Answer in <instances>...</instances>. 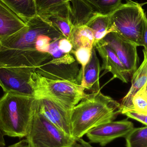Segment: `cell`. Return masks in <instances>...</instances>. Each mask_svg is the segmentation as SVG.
Instances as JSON below:
<instances>
[{
	"mask_svg": "<svg viewBox=\"0 0 147 147\" xmlns=\"http://www.w3.org/2000/svg\"><path fill=\"white\" fill-rule=\"evenodd\" d=\"M101 71L99 59L97 56L96 49L93 47L90 60L86 67L80 86L84 90H89L92 93H96L101 91L99 84V74Z\"/></svg>",
	"mask_w": 147,
	"mask_h": 147,
	"instance_id": "15",
	"label": "cell"
},
{
	"mask_svg": "<svg viewBox=\"0 0 147 147\" xmlns=\"http://www.w3.org/2000/svg\"><path fill=\"white\" fill-rule=\"evenodd\" d=\"M36 109L65 134L71 136V111L51 98L37 99Z\"/></svg>",
	"mask_w": 147,
	"mask_h": 147,
	"instance_id": "10",
	"label": "cell"
},
{
	"mask_svg": "<svg viewBox=\"0 0 147 147\" xmlns=\"http://www.w3.org/2000/svg\"><path fill=\"white\" fill-rule=\"evenodd\" d=\"M97 14L110 16L122 4V0H83Z\"/></svg>",
	"mask_w": 147,
	"mask_h": 147,
	"instance_id": "21",
	"label": "cell"
},
{
	"mask_svg": "<svg viewBox=\"0 0 147 147\" xmlns=\"http://www.w3.org/2000/svg\"><path fill=\"white\" fill-rule=\"evenodd\" d=\"M36 69L33 67L0 65V86L4 93L35 98Z\"/></svg>",
	"mask_w": 147,
	"mask_h": 147,
	"instance_id": "7",
	"label": "cell"
},
{
	"mask_svg": "<svg viewBox=\"0 0 147 147\" xmlns=\"http://www.w3.org/2000/svg\"><path fill=\"white\" fill-rule=\"evenodd\" d=\"M92 49L85 47H81L75 50H72L71 53L73 54L78 63L81 65V70L79 72L78 80L80 84L84 76L86 67L91 57Z\"/></svg>",
	"mask_w": 147,
	"mask_h": 147,
	"instance_id": "23",
	"label": "cell"
},
{
	"mask_svg": "<svg viewBox=\"0 0 147 147\" xmlns=\"http://www.w3.org/2000/svg\"><path fill=\"white\" fill-rule=\"evenodd\" d=\"M8 147H29L26 140H22L17 143L10 145Z\"/></svg>",
	"mask_w": 147,
	"mask_h": 147,
	"instance_id": "31",
	"label": "cell"
},
{
	"mask_svg": "<svg viewBox=\"0 0 147 147\" xmlns=\"http://www.w3.org/2000/svg\"><path fill=\"white\" fill-rule=\"evenodd\" d=\"M71 0H34L37 13L39 16L44 14L51 10L68 3Z\"/></svg>",
	"mask_w": 147,
	"mask_h": 147,
	"instance_id": "25",
	"label": "cell"
},
{
	"mask_svg": "<svg viewBox=\"0 0 147 147\" xmlns=\"http://www.w3.org/2000/svg\"><path fill=\"white\" fill-rule=\"evenodd\" d=\"M36 102L34 98L5 93L0 99V129L4 136L26 138Z\"/></svg>",
	"mask_w": 147,
	"mask_h": 147,
	"instance_id": "3",
	"label": "cell"
},
{
	"mask_svg": "<svg viewBox=\"0 0 147 147\" xmlns=\"http://www.w3.org/2000/svg\"><path fill=\"white\" fill-rule=\"evenodd\" d=\"M54 40H56L51 36L47 35H40L38 37L36 41V50L41 53H49L51 43Z\"/></svg>",
	"mask_w": 147,
	"mask_h": 147,
	"instance_id": "26",
	"label": "cell"
},
{
	"mask_svg": "<svg viewBox=\"0 0 147 147\" xmlns=\"http://www.w3.org/2000/svg\"><path fill=\"white\" fill-rule=\"evenodd\" d=\"M59 39L54 40L51 43L49 51L51 57L43 64L60 65H70L75 62V59L71 53H64L59 49Z\"/></svg>",
	"mask_w": 147,
	"mask_h": 147,
	"instance_id": "20",
	"label": "cell"
},
{
	"mask_svg": "<svg viewBox=\"0 0 147 147\" xmlns=\"http://www.w3.org/2000/svg\"><path fill=\"white\" fill-rule=\"evenodd\" d=\"M93 47L97 50L102 61L101 71L111 72L114 77L122 81L129 82L128 73L123 64L115 52L104 39L95 44Z\"/></svg>",
	"mask_w": 147,
	"mask_h": 147,
	"instance_id": "11",
	"label": "cell"
},
{
	"mask_svg": "<svg viewBox=\"0 0 147 147\" xmlns=\"http://www.w3.org/2000/svg\"><path fill=\"white\" fill-rule=\"evenodd\" d=\"M104 40L112 48L129 75L136 70L139 63L137 45L124 38L115 32L108 34Z\"/></svg>",
	"mask_w": 147,
	"mask_h": 147,
	"instance_id": "9",
	"label": "cell"
},
{
	"mask_svg": "<svg viewBox=\"0 0 147 147\" xmlns=\"http://www.w3.org/2000/svg\"><path fill=\"white\" fill-rule=\"evenodd\" d=\"M146 92H147V83H146Z\"/></svg>",
	"mask_w": 147,
	"mask_h": 147,
	"instance_id": "33",
	"label": "cell"
},
{
	"mask_svg": "<svg viewBox=\"0 0 147 147\" xmlns=\"http://www.w3.org/2000/svg\"><path fill=\"white\" fill-rule=\"evenodd\" d=\"M26 23L19 32L0 41V65L37 69L51 57L50 53L36 50L38 37L47 35L55 40L64 37L51 22L38 15Z\"/></svg>",
	"mask_w": 147,
	"mask_h": 147,
	"instance_id": "1",
	"label": "cell"
},
{
	"mask_svg": "<svg viewBox=\"0 0 147 147\" xmlns=\"http://www.w3.org/2000/svg\"><path fill=\"white\" fill-rule=\"evenodd\" d=\"M86 26L93 32L95 38L94 45L103 39L108 34L114 32L111 23L110 16L96 15L90 20Z\"/></svg>",
	"mask_w": 147,
	"mask_h": 147,
	"instance_id": "19",
	"label": "cell"
},
{
	"mask_svg": "<svg viewBox=\"0 0 147 147\" xmlns=\"http://www.w3.org/2000/svg\"><path fill=\"white\" fill-rule=\"evenodd\" d=\"M142 40L144 49L147 51V17L145 14L143 20V32H142Z\"/></svg>",
	"mask_w": 147,
	"mask_h": 147,
	"instance_id": "29",
	"label": "cell"
},
{
	"mask_svg": "<svg viewBox=\"0 0 147 147\" xmlns=\"http://www.w3.org/2000/svg\"><path fill=\"white\" fill-rule=\"evenodd\" d=\"M70 2L71 21L74 26H86L98 15L83 0H71Z\"/></svg>",
	"mask_w": 147,
	"mask_h": 147,
	"instance_id": "16",
	"label": "cell"
},
{
	"mask_svg": "<svg viewBox=\"0 0 147 147\" xmlns=\"http://www.w3.org/2000/svg\"><path fill=\"white\" fill-rule=\"evenodd\" d=\"M59 47L62 52L65 53H71L73 50V46L70 40L64 37L59 40Z\"/></svg>",
	"mask_w": 147,
	"mask_h": 147,
	"instance_id": "28",
	"label": "cell"
},
{
	"mask_svg": "<svg viewBox=\"0 0 147 147\" xmlns=\"http://www.w3.org/2000/svg\"><path fill=\"white\" fill-rule=\"evenodd\" d=\"M36 106L30 129L26 137L28 146L72 147L76 140L40 114Z\"/></svg>",
	"mask_w": 147,
	"mask_h": 147,
	"instance_id": "6",
	"label": "cell"
},
{
	"mask_svg": "<svg viewBox=\"0 0 147 147\" xmlns=\"http://www.w3.org/2000/svg\"><path fill=\"white\" fill-rule=\"evenodd\" d=\"M69 40L74 50L81 47L92 49L94 45V34L92 30L86 26H74Z\"/></svg>",
	"mask_w": 147,
	"mask_h": 147,
	"instance_id": "18",
	"label": "cell"
},
{
	"mask_svg": "<svg viewBox=\"0 0 147 147\" xmlns=\"http://www.w3.org/2000/svg\"><path fill=\"white\" fill-rule=\"evenodd\" d=\"M75 62L70 65H46L43 64L36 70L42 76L53 79L78 80L79 72Z\"/></svg>",
	"mask_w": 147,
	"mask_h": 147,
	"instance_id": "14",
	"label": "cell"
},
{
	"mask_svg": "<svg viewBox=\"0 0 147 147\" xmlns=\"http://www.w3.org/2000/svg\"><path fill=\"white\" fill-rule=\"evenodd\" d=\"M35 90L36 99L51 98L70 111L87 95L77 80L48 78L37 70Z\"/></svg>",
	"mask_w": 147,
	"mask_h": 147,
	"instance_id": "4",
	"label": "cell"
},
{
	"mask_svg": "<svg viewBox=\"0 0 147 147\" xmlns=\"http://www.w3.org/2000/svg\"><path fill=\"white\" fill-rule=\"evenodd\" d=\"M125 140L126 147H147V126L134 127Z\"/></svg>",
	"mask_w": 147,
	"mask_h": 147,
	"instance_id": "22",
	"label": "cell"
},
{
	"mask_svg": "<svg viewBox=\"0 0 147 147\" xmlns=\"http://www.w3.org/2000/svg\"><path fill=\"white\" fill-rule=\"evenodd\" d=\"M26 25L25 22L0 0V41L16 33Z\"/></svg>",
	"mask_w": 147,
	"mask_h": 147,
	"instance_id": "13",
	"label": "cell"
},
{
	"mask_svg": "<svg viewBox=\"0 0 147 147\" xmlns=\"http://www.w3.org/2000/svg\"><path fill=\"white\" fill-rule=\"evenodd\" d=\"M2 1L25 23L38 15L34 0H2Z\"/></svg>",
	"mask_w": 147,
	"mask_h": 147,
	"instance_id": "17",
	"label": "cell"
},
{
	"mask_svg": "<svg viewBox=\"0 0 147 147\" xmlns=\"http://www.w3.org/2000/svg\"><path fill=\"white\" fill-rule=\"evenodd\" d=\"M72 147H93L90 142L84 140L82 138L76 140Z\"/></svg>",
	"mask_w": 147,
	"mask_h": 147,
	"instance_id": "30",
	"label": "cell"
},
{
	"mask_svg": "<svg viewBox=\"0 0 147 147\" xmlns=\"http://www.w3.org/2000/svg\"><path fill=\"white\" fill-rule=\"evenodd\" d=\"M143 52V62L139 68L133 73L131 80V86L120 104L121 114L123 115L131 110L133 97L147 83V51L144 49Z\"/></svg>",
	"mask_w": 147,
	"mask_h": 147,
	"instance_id": "12",
	"label": "cell"
},
{
	"mask_svg": "<svg viewBox=\"0 0 147 147\" xmlns=\"http://www.w3.org/2000/svg\"><path fill=\"white\" fill-rule=\"evenodd\" d=\"M120 114V104L101 91L87 94L71 111V136L81 139L97 126L114 121Z\"/></svg>",
	"mask_w": 147,
	"mask_h": 147,
	"instance_id": "2",
	"label": "cell"
},
{
	"mask_svg": "<svg viewBox=\"0 0 147 147\" xmlns=\"http://www.w3.org/2000/svg\"><path fill=\"white\" fill-rule=\"evenodd\" d=\"M131 111L147 113L146 84L134 96L132 100Z\"/></svg>",
	"mask_w": 147,
	"mask_h": 147,
	"instance_id": "24",
	"label": "cell"
},
{
	"mask_svg": "<svg viewBox=\"0 0 147 147\" xmlns=\"http://www.w3.org/2000/svg\"><path fill=\"white\" fill-rule=\"evenodd\" d=\"M123 115L129 118L136 120L147 126V113H140L133 111L126 112Z\"/></svg>",
	"mask_w": 147,
	"mask_h": 147,
	"instance_id": "27",
	"label": "cell"
},
{
	"mask_svg": "<svg viewBox=\"0 0 147 147\" xmlns=\"http://www.w3.org/2000/svg\"><path fill=\"white\" fill-rule=\"evenodd\" d=\"M145 13L140 3L128 1L122 3L110 15L113 32L137 46H143V20Z\"/></svg>",
	"mask_w": 147,
	"mask_h": 147,
	"instance_id": "5",
	"label": "cell"
},
{
	"mask_svg": "<svg viewBox=\"0 0 147 147\" xmlns=\"http://www.w3.org/2000/svg\"><path fill=\"white\" fill-rule=\"evenodd\" d=\"M1 98H0V99ZM4 136V135L0 129V147H4L6 145Z\"/></svg>",
	"mask_w": 147,
	"mask_h": 147,
	"instance_id": "32",
	"label": "cell"
},
{
	"mask_svg": "<svg viewBox=\"0 0 147 147\" xmlns=\"http://www.w3.org/2000/svg\"><path fill=\"white\" fill-rule=\"evenodd\" d=\"M134 128V123L127 119L112 121L101 124L86 134L90 143L105 146L116 139L126 137Z\"/></svg>",
	"mask_w": 147,
	"mask_h": 147,
	"instance_id": "8",
	"label": "cell"
}]
</instances>
